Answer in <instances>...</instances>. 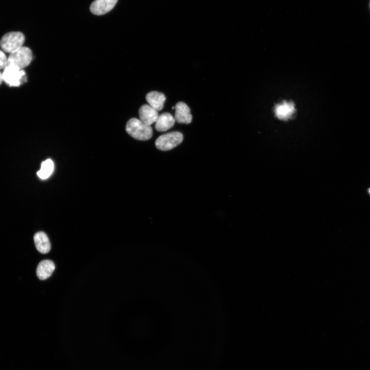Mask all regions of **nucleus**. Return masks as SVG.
I'll use <instances>...</instances> for the list:
<instances>
[{
	"label": "nucleus",
	"mask_w": 370,
	"mask_h": 370,
	"mask_svg": "<svg viewBox=\"0 0 370 370\" xmlns=\"http://www.w3.org/2000/svg\"><path fill=\"white\" fill-rule=\"evenodd\" d=\"M125 130L131 137L139 140H149L153 135V130L151 125H148L141 120L135 118H131L127 121Z\"/></svg>",
	"instance_id": "1"
},
{
	"label": "nucleus",
	"mask_w": 370,
	"mask_h": 370,
	"mask_svg": "<svg viewBox=\"0 0 370 370\" xmlns=\"http://www.w3.org/2000/svg\"><path fill=\"white\" fill-rule=\"evenodd\" d=\"M25 42L24 35L21 32H10L5 34L0 41L3 50L11 53L23 47Z\"/></svg>",
	"instance_id": "2"
},
{
	"label": "nucleus",
	"mask_w": 370,
	"mask_h": 370,
	"mask_svg": "<svg viewBox=\"0 0 370 370\" xmlns=\"http://www.w3.org/2000/svg\"><path fill=\"white\" fill-rule=\"evenodd\" d=\"M32 59V53L30 48L23 46L16 51L10 53L7 65L13 66L23 69L28 66Z\"/></svg>",
	"instance_id": "3"
},
{
	"label": "nucleus",
	"mask_w": 370,
	"mask_h": 370,
	"mask_svg": "<svg viewBox=\"0 0 370 370\" xmlns=\"http://www.w3.org/2000/svg\"><path fill=\"white\" fill-rule=\"evenodd\" d=\"M2 75L3 81L10 86H19L27 81L25 71L13 66L7 65Z\"/></svg>",
	"instance_id": "4"
},
{
	"label": "nucleus",
	"mask_w": 370,
	"mask_h": 370,
	"mask_svg": "<svg viewBox=\"0 0 370 370\" xmlns=\"http://www.w3.org/2000/svg\"><path fill=\"white\" fill-rule=\"evenodd\" d=\"M183 139V135L179 132H173L160 136L155 141L156 147L166 151L173 149L180 144Z\"/></svg>",
	"instance_id": "5"
},
{
	"label": "nucleus",
	"mask_w": 370,
	"mask_h": 370,
	"mask_svg": "<svg viewBox=\"0 0 370 370\" xmlns=\"http://www.w3.org/2000/svg\"><path fill=\"white\" fill-rule=\"evenodd\" d=\"M118 0H95L90 6L92 13L101 15L110 11L116 5Z\"/></svg>",
	"instance_id": "6"
},
{
	"label": "nucleus",
	"mask_w": 370,
	"mask_h": 370,
	"mask_svg": "<svg viewBox=\"0 0 370 370\" xmlns=\"http://www.w3.org/2000/svg\"><path fill=\"white\" fill-rule=\"evenodd\" d=\"M174 118L179 123L189 124L192 120L189 107L183 102H178L175 106Z\"/></svg>",
	"instance_id": "7"
},
{
	"label": "nucleus",
	"mask_w": 370,
	"mask_h": 370,
	"mask_svg": "<svg viewBox=\"0 0 370 370\" xmlns=\"http://www.w3.org/2000/svg\"><path fill=\"white\" fill-rule=\"evenodd\" d=\"M139 116L145 124L151 125L155 122L158 117V113L155 108L148 104L142 105L139 110Z\"/></svg>",
	"instance_id": "8"
},
{
	"label": "nucleus",
	"mask_w": 370,
	"mask_h": 370,
	"mask_svg": "<svg viewBox=\"0 0 370 370\" xmlns=\"http://www.w3.org/2000/svg\"><path fill=\"white\" fill-rule=\"evenodd\" d=\"M295 112L294 105L292 102L284 101L276 105L274 113L276 117L281 120H286Z\"/></svg>",
	"instance_id": "9"
},
{
	"label": "nucleus",
	"mask_w": 370,
	"mask_h": 370,
	"mask_svg": "<svg viewBox=\"0 0 370 370\" xmlns=\"http://www.w3.org/2000/svg\"><path fill=\"white\" fill-rule=\"evenodd\" d=\"M55 269V265L52 261L43 260L38 265L36 273L38 278L44 280L50 277Z\"/></svg>",
	"instance_id": "10"
},
{
	"label": "nucleus",
	"mask_w": 370,
	"mask_h": 370,
	"mask_svg": "<svg viewBox=\"0 0 370 370\" xmlns=\"http://www.w3.org/2000/svg\"><path fill=\"white\" fill-rule=\"evenodd\" d=\"M175 118L169 113H164L158 116L155 122V127L158 132H165L173 126Z\"/></svg>",
	"instance_id": "11"
},
{
	"label": "nucleus",
	"mask_w": 370,
	"mask_h": 370,
	"mask_svg": "<svg viewBox=\"0 0 370 370\" xmlns=\"http://www.w3.org/2000/svg\"><path fill=\"white\" fill-rule=\"evenodd\" d=\"M37 250L42 254L47 253L51 248L50 243L47 234L43 231L36 233L33 237Z\"/></svg>",
	"instance_id": "12"
},
{
	"label": "nucleus",
	"mask_w": 370,
	"mask_h": 370,
	"mask_svg": "<svg viewBox=\"0 0 370 370\" xmlns=\"http://www.w3.org/2000/svg\"><path fill=\"white\" fill-rule=\"evenodd\" d=\"M145 98L149 105L157 111L163 108L166 99L163 93L156 91L149 92L146 95Z\"/></svg>",
	"instance_id": "13"
},
{
	"label": "nucleus",
	"mask_w": 370,
	"mask_h": 370,
	"mask_svg": "<svg viewBox=\"0 0 370 370\" xmlns=\"http://www.w3.org/2000/svg\"><path fill=\"white\" fill-rule=\"evenodd\" d=\"M54 170V163L50 159H48L41 163V169L37 172V175L42 179L48 178Z\"/></svg>",
	"instance_id": "14"
},
{
	"label": "nucleus",
	"mask_w": 370,
	"mask_h": 370,
	"mask_svg": "<svg viewBox=\"0 0 370 370\" xmlns=\"http://www.w3.org/2000/svg\"><path fill=\"white\" fill-rule=\"evenodd\" d=\"M8 58L3 51L0 50V70L7 66Z\"/></svg>",
	"instance_id": "15"
},
{
	"label": "nucleus",
	"mask_w": 370,
	"mask_h": 370,
	"mask_svg": "<svg viewBox=\"0 0 370 370\" xmlns=\"http://www.w3.org/2000/svg\"><path fill=\"white\" fill-rule=\"evenodd\" d=\"M3 81L2 73L0 71V85Z\"/></svg>",
	"instance_id": "16"
},
{
	"label": "nucleus",
	"mask_w": 370,
	"mask_h": 370,
	"mask_svg": "<svg viewBox=\"0 0 370 370\" xmlns=\"http://www.w3.org/2000/svg\"><path fill=\"white\" fill-rule=\"evenodd\" d=\"M172 108V109H175V106H173Z\"/></svg>",
	"instance_id": "17"
},
{
	"label": "nucleus",
	"mask_w": 370,
	"mask_h": 370,
	"mask_svg": "<svg viewBox=\"0 0 370 370\" xmlns=\"http://www.w3.org/2000/svg\"><path fill=\"white\" fill-rule=\"evenodd\" d=\"M368 192H369V194H370V189L368 190Z\"/></svg>",
	"instance_id": "18"
},
{
	"label": "nucleus",
	"mask_w": 370,
	"mask_h": 370,
	"mask_svg": "<svg viewBox=\"0 0 370 370\" xmlns=\"http://www.w3.org/2000/svg\"><path fill=\"white\" fill-rule=\"evenodd\" d=\"M369 6H370V4H369Z\"/></svg>",
	"instance_id": "19"
}]
</instances>
